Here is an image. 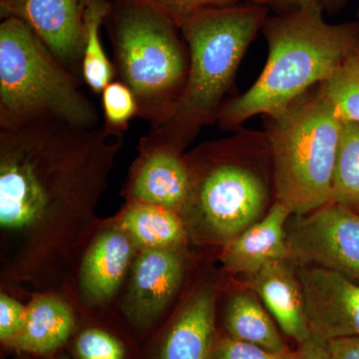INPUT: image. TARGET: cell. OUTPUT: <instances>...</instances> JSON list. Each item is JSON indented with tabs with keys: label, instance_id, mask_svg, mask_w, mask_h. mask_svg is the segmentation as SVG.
Returning a JSON list of instances; mask_svg holds the SVG:
<instances>
[{
	"label": "cell",
	"instance_id": "4dcf8cb0",
	"mask_svg": "<svg viewBox=\"0 0 359 359\" xmlns=\"http://www.w3.org/2000/svg\"><path fill=\"white\" fill-rule=\"evenodd\" d=\"M18 355H20L18 359H71L67 354L62 353L61 351L47 356H32L27 354H18Z\"/></svg>",
	"mask_w": 359,
	"mask_h": 359
},
{
	"label": "cell",
	"instance_id": "277c9868",
	"mask_svg": "<svg viewBox=\"0 0 359 359\" xmlns=\"http://www.w3.org/2000/svg\"><path fill=\"white\" fill-rule=\"evenodd\" d=\"M269 11L259 2H241L205 9L184 21L179 29L189 51L185 88L173 117L150 129L184 151L205 127L216 123Z\"/></svg>",
	"mask_w": 359,
	"mask_h": 359
},
{
	"label": "cell",
	"instance_id": "7402d4cb",
	"mask_svg": "<svg viewBox=\"0 0 359 359\" xmlns=\"http://www.w3.org/2000/svg\"><path fill=\"white\" fill-rule=\"evenodd\" d=\"M320 87L342 121L359 124V37Z\"/></svg>",
	"mask_w": 359,
	"mask_h": 359
},
{
	"label": "cell",
	"instance_id": "6da1fadb",
	"mask_svg": "<svg viewBox=\"0 0 359 359\" xmlns=\"http://www.w3.org/2000/svg\"><path fill=\"white\" fill-rule=\"evenodd\" d=\"M124 133L39 122L0 129V228L9 273L36 280L95 221Z\"/></svg>",
	"mask_w": 359,
	"mask_h": 359
},
{
	"label": "cell",
	"instance_id": "d4e9b609",
	"mask_svg": "<svg viewBox=\"0 0 359 359\" xmlns=\"http://www.w3.org/2000/svg\"><path fill=\"white\" fill-rule=\"evenodd\" d=\"M168 16L175 25H180L194 14L214 7L231 6L241 2H259L264 0H144Z\"/></svg>",
	"mask_w": 359,
	"mask_h": 359
},
{
	"label": "cell",
	"instance_id": "8fae6325",
	"mask_svg": "<svg viewBox=\"0 0 359 359\" xmlns=\"http://www.w3.org/2000/svg\"><path fill=\"white\" fill-rule=\"evenodd\" d=\"M295 269L311 334L327 341L359 337V283L327 269Z\"/></svg>",
	"mask_w": 359,
	"mask_h": 359
},
{
	"label": "cell",
	"instance_id": "ffe728a7",
	"mask_svg": "<svg viewBox=\"0 0 359 359\" xmlns=\"http://www.w3.org/2000/svg\"><path fill=\"white\" fill-rule=\"evenodd\" d=\"M112 8L109 0H85L82 79L94 93L101 94L115 77L114 65L101 41V26Z\"/></svg>",
	"mask_w": 359,
	"mask_h": 359
},
{
	"label": "cell",
	"instance_id": "ba28073f",
	"mask_svg": "<svg viewBox=\"0 0 359 359\" xmlns=\"http://www.w3.org/2000/svg\"><path fill=\"white\" fill-rule=\"evenodd\" d=\"M289 261L334 271L359 283V215L328 202L287 224Z\"/></svg>",
	"mask_w": 359,
	"mask_h": 359
},
{
	"label": "cell",
	"instance_id": "44dd1931",
	"mask_svg": "<svg viewBox=\"0 0 359 359\" xmlns=\"http://www.w3.org/2000/svg\"><path fill=\"white\" fill-rule=\"evenodd\" d=\"M330 202L359 215V124L342 123Z\"/></svg>",
	"mask_w": 359,
	"mask_h": 359
},
{
	"label": "cell",
	"instance_id": "30bf717a",
	"mask_svg": "<svg viewBox=\"0 0 359 359\" xmlns=\"http://www.w3.org/2000/svg\"><path fill=\"white\" fill-rule=\"evenodd\" d=\"M85 0H0V15L22 20L56 59L79 77Z\"/></svg>",
	"mask_w": 359,
	"mask_h": 359
},
{
	"label": "cell",
	"instance_id": "4316f807",
	"mask_svg": "<svg viewBox=\"0 0 359 359\" xmlns=\"http://www.w3.org/2000/svg\"><path fill=\"white\" fill-rule=\"evenodd\" d=\"M26 308L6 294L0 297V341L6 347L20 332Z\"/></svg>",
	"mask_w": 359,
	"mask_h": 359
},
{
	"label": "cell",
	"instance_id": "9c48e42d",
	"mask_svg": "<svg viewBox=\"0 0 359 359\" xmlns=\"http://www.w3.org/2000/svg\"><path fill=\"white\" fill-rule=\"evenodd\" d=\"M190 185V171L183 150L150 129L139 142V156L127 187L126 194L132 203L181 214Z\"/></svg>",
	"mask_w": 359,
	"mask_h": 359
},
{
	"label": "cell",
	"instance_id": "52a82bcc",
	"mask_svg": "<svg viewBox=\"0 0 359 359\" xmlns=\"http://www.w3.org/2000/svg\"><path fill=\"white\" fill-rule=\"evenodd\" d=\"M99 126L100 114L80 78L61 65L22 20L0 23V129L39 122Z\"/></svg>",
	"mask_w": 359,
	"mask_h": 359
},
{
	"label": "cell",
	"instance_id": "5bb4252c",
	"mask_svg": "<svg viewBox=\"0 0 359 359\" xmlns=\"http://www.w3.org/2000/svg\"><path fill=\"white\" fill-rule=\"evenodd\" d=\"M292 216L287 207L275 201L263 218L224 245V268L245 278L269 264L289 259L287 224Z\"/></svg>",
	"mask_w": 359,
	"mask_h": 359
},
{
	"label": "cell",
	"instance_id": "484cf974",
	"mask_svg": "<svg viewBox=\"0 0 359 359\" xmlns=\"http://www.w3.org/2000/svg\"><path fill=\"white\" fill-rule=\"evenodd\" d=\"M212 359H294V353H275L244 340L224 337L216 339Z\"/></svg>",
	"mask_w": 359,
	"mask_h": 359
},
{
	"label": "cell",
	"instance_id": "603a6c76",
	"mask_svg": "<svg viewBox=\"0 0 359 359\" xmlns=\"http://www.w3.org/2000/svg\"><path fill=\"white\" fill-rule=\"evenodd\" d=\"M70 342L74 359H136L125 337L98 325L82 328Z\"/></svg>",
	"mask_w": 359,
	"mask_h": 359
},
{
	"label": "cell",
	"instance_id": "1f68e13d",
	"mask_svg": "<svg viewBox=\"0 0 359 359\" xmlns=\"http://www.w3.org/2000/svg\"><path fill=\"white\" fill-rule=\"evenodd\" d=\"M356 18H358V22H359V4H358V11H356Z\"/></svg>",
	"mask_w": 359,
	"mask_h": 359
},
{
	"label": "cell",
	"instance_id": "8992f818",
	"mask_svg": "<svg viewBox=\"0 0 359 359\" xmlns=\"http://www.w3.org/2000/svg\"><path fill=\"white\" fill-rule=\"evenodd\" d=\"M263 118L275 201L292 216L309 214L330 202L344 121L320 85Z\"/></svg>",
	"mask_w": 359,
	"mask_h": 359
},
{
	"label": "cell",
	"instance_id": "3957f363",
	"mask_svg": "<svg viewBox=\"0 0 359 359\" xmlns=\"http://www.w3.org/2000/svg\"><path fill=\"white\" fill-rule=\"evenodd\" d=\"M185 156L191 185L180 215L196 223L205 240L226 245L269 211L275 193L264 130L243 127Z\"/></svg>",
	"mask_w": 359,
	"mask_h": 359
},
{
	"label": "cell",
	"instance_id": "7a4b0ae2",
	"mask_svg": "<svg viewBox=\"0 0 359 359\" xmlns=\"http://www.w3.org/2000/svg\"><path fill=\"white\" fill-rule=\"evenodd\" d=\"M268 56L247 91L226 100L219 129L235 132L257 116L275 114L327 79L359 37L358 20L330 23L320 6L268 16L261 30Z\"/></svg>",
	"mask_w": 359,
	"mask_h": 359
},
{
	"label": "cell",
	"instance_id": "5b68a950",
	"mask_svg": "<svg viewBox=\"0 0 359 359\" xmlns=\"http://www.w3.org/2000/svg\"><path fill=\"white\" fill-rule=\"evenodd\" d=\"M108 23L115 76L133 92L138 117L161 126L173 117L189 72L178 26L144 0H113Z\"/></svg>",
	"mask_w": 359,
	"mask_h": 359
},
{
	"label": "cell",
	"instance_id": "d6986e66",
	"mask_svg": "<svg viewBox=\"0 0 359 359\" xmlns=\"http://www.w3.org/2000/svg\"><path fill=\"white\" fill-rule=\"evenodd\" d=\"M121 223L123 230L144 250L180 247L186 238L179 212L156 205L132 203Z\"/></svg>",
	"mask_w": 359,
	"mask_h": 359
},
{
	"label": "cell",
	"instance_id": "83f0119b",
	"mask_svg": "<svg viewBox=\"0 0 359 359\" xmlns=\"http://www.w3.org/2000/svg\"><path fill=\"white\" fill-rule=\"evenodd\" d=\"M351 0H264L266 6L275 13H285L302 7L318 6L325 14L337 15Z\"/></svg>",
	"mask_w": 359,
	"mask_h": 359
},
{
	"label": "cell",
	"instance_id": "4fadbf2b",
	"mask_svg": "<svg viewBox=\"0 0 359 359\" xmlns=\"http://www.w3.org/2000/svg\"><path fill=\"white\" fill-rule=\"evenodd\" d=\"M216 297L212 285L195 292L161 334L147 359H212Z\"/></svg>",
	"mask_w": 359,
	"mask_h": 359
},
{
	"label": "cell",
	"instance_id": "f1b7e54d",
	"mask_svg": "<svg viewBox=\"0 0 359 359\" xmlns=\"http://www.w3.org/2000/svg\"><path fill=\"white\" fill-rule=\"evenodd\" d=\"M294 359H332L328 341L311 332L308 339L299 344Z\"/></svg>",
	"mask_w": 359,
	"mask_h": 359
},
{
	"label": "cell",
	"instance_id": "ac0fdd59",
	"mask_svg": "<svg viewBox=\"0 0 359 359\" xmlns=\"http://www.w3.org/2000/svg\"><path fill=\"white\" fill-rule=\"evenodd\" d=\"M229 337L257 344L275 353H287L275 323L259 297L250 289L231 297L224 314Z\"/></svg>",
	"mask_w": 359,
	"mask_h": 359
},
{
	"label": "cell",
	"instance_id": "f546056e",
	"mask_svg": "<svg viewBox=\"0 0 359 359\" xmlns=\"http://www.w3.org/2000/svg\"><path fill=\"white\" fill-rule=\"evenodd\" d=\"M328 347L332 359H359V337L330 340Z\"/></svg>",
	"mask_w": 359,
	"mask_h": 359
},
{
	"label": "cell",
	"instance_id": "9a60e30c",
	"mask_svg": "<svg viewBox=\"0 0 359 359\" xmlns=\"http://www.w3.org/2000/svg\"><path fill=\"white\" fill-rule=\"evenodd\" d=\"M248 287L263 302L287 337L302 344L311 334L304 292L297 269L289 259L264 266L245 276Z\"/></svg>",
	"mask_w": 359,
	"mask_h": 359
},
{
	"label": "cell",
	"instance_id": "2e32d148",
	"mask_svg": "<svg viewBox=\"0 0 359 359\" xmlns=\"http://www.w3.org/2000/svg\"><path fill=\"white\" fill-rule=\"evenodd\" d=\"M74 311L55 297H39L26 308L25 323L6 348L16 354L47 356L57 353L76 334Z\"/></svg>",
	"mask_w": 359,
	"mask_h": 359
},
{
	"label": "cell",
	"instance_id": "cb8c5ba5",
	"mask_svg": "<svg viewBox=\"0 0 359 359\" xmlns=\"http://www.w3.org/2000/svg\"><path fill=\"white\" fill-rule=\"evenodd\" d=\"M104 124L125 133L129 123L138 117V105L133 92L119 80H113L101 93Z\"/></svg>",
	"mask_w": 359,
	"mask_h": 359
},
{
	"label": "cell",
	"instance_id": "7c38bea8",
	"mask_svg": "<svg viewBox=\"0 0 359 359\" xmlns=\"http://www.w3.org/2000/svg\"><path fill=\"white\" fill-rule=\"evenodd\" d=\"M185 259L179 247L144 250L136 259L125 313L141 332L148 330L179 290Z\"/></svg>",
	"mask_w": 359,
	"mask_h": 359
},
{
	"label": "cell",
	"instance_id": "e0dca14e",
	"mask_svg": "<svg viewBox=\"0 0 359 359\" xmlns=\"http://www.w3.org/2000/svg\"><path fill=\"white\" fill-rule=\"evenodd\" d=\"M132 252V238L122 228L105 231L94 241L81 268V287L90 302L102 304L117 292Z\"/></svg>",
	"mask_w": 359,
	"mask_h": 359
}]
</instances>
